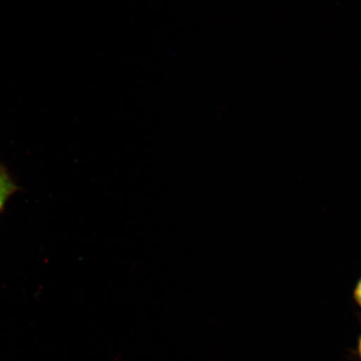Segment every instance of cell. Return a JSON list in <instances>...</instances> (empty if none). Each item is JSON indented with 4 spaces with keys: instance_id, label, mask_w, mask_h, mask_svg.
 Returning <instances> with one entry per match:
<instances>
[{
    "instance_id": "1",
    "label": "cell",
    "mask_w": 361,
    "mask_h": 361,
    "mask_svg": "<svg viewBox=\"0 0 361 361\" xmlns=\"http://www.w3.org/2000/svg\"><path fill=\"white\" fill-rule=\"evenodd\" d=\"M17 190V186L8 174V171L0 164V213L8 198Z\"/></svg>"
},
{
    "instance_id": "2",
    "label": "cell",
    "mask_w": 361,
    "mask_h": 361,
    "mask_svg": "<svg viewBox=\"0 0 361 361\" xmlns=\"http://www.w3.org/2000/svg\"><path fill=\"white\" fill-rule=\"evenodd\" d=\"M355 297L356 301H357V303L361 307V279L360 282L357 284V286H356L355 292Z\"/></svg>"
},
{
    "instance_id": "3",
    "label": "cell",
    "mask_w": 361,
    "mask_h": 361,
    "mask_svg": "<svg viewBox=\"0 0 361 361\" xmlns=\"http://www.w3.org/2000/svg\"><path fill=\"white\" fill-rule=\"evenodd\" d=\"M359 354L360 355V358H361V337L360 338V341H359Z\"/></svg>"
}]
</instances>
